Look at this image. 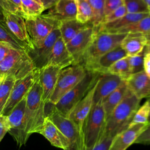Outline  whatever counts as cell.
<instances>
[{
  "mask_svg": "<svg viewBox=\"0 0 150 150\" xmlns=\"http://www.w3.org/2000/svg\"><path fill=\"white\" fill-rule=\"evenodd\" d=\"M127 13H150L144 0H124Z\"/></svg>",
  "mask_w": 150,
  "mask_h": 150,
  "instance_id": "d590c367",
  "label": "cell"
},
{
  "mask_svg": "<svg viewBox=\"0 0 150 150\" xmlns=\"http://www.w3.org/2000/svg\"><path fill=\"white\" fill-rule=\"evenodd\" d=\"M97 81L84 97L75 106L68 116V118L77 127L82 137L85 122L93 107V96L96 87Z\"/></svg>",
  "mask_w": 150,
  "mask_h": 150,
  "instance_id": "5bb4252c",
  "label": "cell"
},
{
  "mask_svg": "<svg viewBox=\"0 0 150 150\" xmlns=\"http://www.w3.org/2000/svg\"><path fill=\"white\" fill-rule=\"evenodd\" d=\"M53 8L54 9L49 13L59 21L76 18L77 11L76 0H57Z\"/></svg>",
  "mask_w": 150,
  "mask_h": 150,
  "instance_id": "484cf974",
  "label": "cell"
},
{
  "mask_svg": "<svg viewBox=\"0 0 150 150\" xmlns=\"http://www.w3.org/2000/svg\"><path fill=\"white\" fill-rule=\"evenodd\" d=\"M73 64V58L67 50L66 43L61 37L59 38L53 46L46 66H52L63 69Z\"/></svg>",
  "mask_w": 150,
  "mask_h": 150,
  "instance_id": "ffe728a7",
  "label": "cell"
},
{
  "mask_svg": "<svg viewBox=\"0 0 150 150\" xmlns=\"http://www.w3.org/2000/svg\"><path fill=\"white\" fill-rule=\"evenodd\" d=\"M0 20H4V16H3V13L2 11L0 10Z\"/></svg>",
  "mask_w": 150,
  "mask_h": 150,
  "instance_id": "681fc988",
  "label": "cell"
},
{
  "mask_svg": "<svg viewBox=\"0 0 150 150\" xmlns=\"http://www.w3.org/2000/svg\"><path fill=\"white\" fill-rule=\"evenodd\" d=\"M134 143L150 144V123L147 124L145 129L138 137Z\"/></svg>",
  "mask_w": 150,
  "mask_h": 150,
  "instance_id": "b9f144b4",
  "label": "cell"
},
{
  "mask_svg": "<svg viewBox=\"0 0 150 150\" xmlns=\"http://www.w3.org/2000/svg\"><path fill=\"white\" fill-rule=\"evenodd\" d=\"M26 97L6 116L9 126L8 132L15 140L19 148L25 145L28 140L25 120Z\"/></svg>",
  "mask_w": 150,
  "mask_h": 150,
  "instance_id": "30bf717a",
  "label": "cell"
},
{
  "mask_svg": "<svg viewBox=\"0 0 150 150\" xmlns=\"http://www.w3.org/2000/svg\"><path fill=\"white\" fill-rule=\"evenodd\" d=\"M0 10L23 17L21 0H0Z\"/></svg>",
  "mask_w": 150,
  "mask_h": 150,
  "instance_id": "8d00e7d4",
  "label": "cell"
},
{
  "mask_svg": "<svg viewBox=\"0 0 150 150\" xmlns=\"http://www.w3.org/2000/svg\"><path fill=\"white\" fill-rule=\"evenodd\" d=\"M3 77H2V76L1 75V74H0V81H1L2 80Z\"/></svg>",
  "mask_w": 150,
  "mask_h": 150,
  "instance_id": "816d5d0a",
  "label": "cell"
},
{
  "mask_svg": "<svg viewBox=\"0 0 150 150\" xmlns=\"http://www.w3.org/2000/svg\"><path fill=\"white\" fill-rule=\"evenodd\" d=\"M146 125L147 124H137L128 127L115 136L108 150H126L135 142Z\"/></svg>",
  "mask_w": 150,
  "mask_h": 150,
  "instance_id": "e0dca14e",
  "label": "cell"
},
{
  "mask_svg": "<svg viewBox=\"0 0 150 150\" xmlns=\"http://www.w3.org/2000/svg\"><path fill=\"white\" fill-rule=\"evenodd\" d=\"M115 137L103 136L91 150H108V148Z\"/></svg>",
  "mask_w": 150,
  "mask_h": 150,
  "instance_id": "60d3db41",
  "label": "cell"
},
{
  "mask_svg": "<svg viewBox=\"0 0 150 150\" xmlns=\"http://www.w3.org/2000/svg\"><path fill=\"white\" fill-rule=\"evenodd\" d=\"M146 53V50L145 47L139 54L133 56H127L131 74L144 71V58Z\"/></svg>",
  "mask_w": 150,
  "mask_h": 150,
  "instance_id": "74e56055",
  "label": "cell"
},
{
  "mask_svg": "<svg viewBox=\"0 0 150 150\" xmlns=\"http://www.w3.org/2000/svg\"><path fill=\"white\" fill-rule=\"evenodd\" d=\"M21 2L25 19L40 16L45 11L40 0H21Z\"/></svg>",
  "mask_w": 150,
  "mask_h": 150,
  "instance_id": "f546056e",
  "label": "cell"
},
{
  "mask_svg": "<svg viewBox=\"0 0 150 150\" xmlns=\"http://www.w3.org/2000/svg\"><path fill=\"white\" fill-rule=\"evenodd\" d=\"M2 12L4 21L9 29L18 39L23 42L28 46L29 49L31 46V44L24 18L6 11Z\"/></svg>",
  "mask_w": 150,
  "mask_h": 150,
  "instance_id": "d6986e66",
  "label": "cell"
},
{
  "mask_svg": "<svg viewBox=\"0 0 150 150\" xmlns=\"http://www.w3.org/2000/svg\"><path fill=\"white\" fill-rule=\"evenodd\" d=\"M0 41L9 43L15 49L25 51L28 49V46L11 32L4 20H0Z\"/></svg>",
  "mask_w": 150,
  "mask_h": 150,
  "instance_id": "f1b7e54d",
  "label": "cell"
},
{
  "mask_svg": "<svg viewBox=\"0 0 150 150\" xmlns=\"http://www.w3.org/2000/svg\"><path fill=\"white\" fill-rule=\"evenodd\" d=\"M127 56V53L120 45L99 57L86 69L94 73L104 74L117 61Z\"/></svg>",
  "mask_w": 150,
  "mask_h": 150,
  "instance_id": "ac0fdd59",
  "label": "cell"
},
{
  "mask_svg": "<svg viewBox=\"0 0 150 150\" xmlns=\"http://www.w3.org/2000/svg\"><path fill=\"white\" fill-rule=\"evenodd\" d=\"M46 117L57 127L69 142L67 150H83V137L76 125L68 118L59 112L53 107L46 114Z\"/></svg>",
  "mask_w": 150,
  "mask_h": 150,
  "instance_id": "9c48e42d",
  "label": "cell"
},
{
  "mask_svg": "<svg viewBox=\"0 0 150 150\" xmlns=\"http://www.w3.org/2000/svg\"><path fill=\"white\" fill-rule=\"evenodd\" d=\"M38 73L39 70H35L24 78L16 81L4 109L2 115L8 116L13 108L26 96L37 78Z\"/></svg>",
  "mask_w": 150,
  "mask_h": 150,
  "instance_id": "7c38bea8",
  "label": "cell"
},
{
  "mask_svg": "<svg viewBox=\"0 0 150 150\" xmlns=\"http://www.w3.org/2000/svg\"><path fill=\"white\" fill-rule=\"evenodd\" d=\"M147 37H148V42L145 46V49L146 50V53H150V34L147 35Z\"/></svg>",
  "mask_w": 150,
  "mask_h": 150,
  "instance_id": "7dc6e473",
  "label": "cell"
},
{
  "mask_svg": "<svg viewBox=\"0 0 150 150\" xmlns=\"http://www.w3.org/2000/svg\"><path fill=\"white\" fill-rule=\"evenodd\" d=\"M127 34L98 31L84 52L80 64L86 69L99 57L118 46Z\"/></svg>",
  "mask_w": 150,
  "mask_h": 150,
  "instance_id": "3957f363",
  "label": "cell"
},
{
  "mask_svg": "<svg viewBox=\"0 0 150 150\" xmlns=\"http://www.w3.org/2000/svg\"><path fill=\"white\" fill-rule=\"evenodd\" d=\"M140 101L141 100L128 88L123 100L106 119L101 137H115L128 128L135 112L139 107Z\"/></svg>",
  "mask_w": 150,
  "mask_h": 150,
  "instance_id": "6da1fadb",
  "label": "cell"
},
{
  "mask_svg": "<svg viewBox=\"0 0 150 150\" xmlns=\"http://www.w3.org/2000/svg\"><path fill=\"white\" fill-rule=\"evenodd\" d=\"M125 82L128 88L138 99L150 97V79L144 71L131 74Z\"/></svg>",
  "mask_w": 150,
  "mask_h": 150,
  "instance_id": "44dd1931",
  "label": "cell"
},
{
  "mask_svg": "<svg viewBox=\"0 0 150 150\" xmlns=\"http://www.w3.org/2000/svg\"><path fill=\"white\" fill-rule=\"evenodd\" d=\"M127 13V11L125 8V6L124 5V3L120 6L118 8H117L116 10L110 13L109 15L105 16L104 18V19L102 22V24H105L107 23H110L111 22H113L115 20H117L124 15H125Z\"/></svg>",
  "mask_w": 150,
  "mask_h": 150,
  "instance_id": "f35d334b",
  "label": "cell"
},
{
  "mask_svg": "<svg viewBox=\"0 0 150 150\" xmlns=\"http://www.w3.org/2000/svg\"><path fill=\"white\" fill-rule=\"evenodd\" d=\"M38 134L44 136L52 145L63 150H67L69 148L68 141L48 117H46Z\"/></svg>",
  "mask_w": 150,
  "mask_h": 150,
  "instance_id": "7402d4cb",
  "label": "cell"
},
{
  "mask_svg": "<svg viewBox=\"0 0 150 150\" xmlns=\"http://www.w3.org/2000/svg\"><path fill=\"white\" fill-rule=\"evenodd\" d=\"M107 32L118 34L143 33L148 35L150 34V15L128 26L117 30L108 31Z\"/></svg>",
  "mask_w": 150,
  "mask_h": 150,
  "instance_id": "83f0119b",
  "label": "cell"
},
{
  "mask_svg": "<svg viewBox=\"0 0 150 150\" xmlns=\"http://www.w3.org/2000/svg\"><path fill=\"white\" fill-rule=\"evenodd\" d=\"M90 25H91L90 23H81L76 18L66 19L60 21L58 29L60 31L62 39L66 44L77 35L78 33Z\"/></svg>",
  "mask_w": 150,
  "mask_h": 150,
  "instance_id": "cb8c5ba5",
  "label": "cell"
},
{
  "mask_svg": "<svg viewBox=\"0 0 150 150\" xmlns=\"http://www.w3.org/2000/svg\"><path fill=\"white\" fill-rule=\"evenodd\" d=\"M123 4L124 0H104V11L105 16L116 10Z\"/></svg>",
  "mask_w": 150,
  "mask_h": 150,
  "instance_id": "ab89813d",
  "label": "cell"
},
{
  "mask_svg": "<svg viewBox=\"0 0 150 150\" xmlns=\"http://www.w3.org/2000/svg\"><path fill=\"white\" fill-rule=\"evenodd\" d=\"M25 21L30 41V47L42 43L53 30L58 28L60 22L59 19L49 13L25 19Z\"/></svg>",
  "mask_w": 150,
  "mask_h": 150,
  "instance_id": "52a82bcc",
  "label": "cell"
},
{
  "mask_svg": "<svg viewBox=\"0 0 150 150\" xmlns=\"http://www.w3.org/2000/svg\"><path fill=\"white\" fill-rule=\"evenodd\" d=\"M61 37L58 28L53 30L40 45L29 48L27 53L33 62L35 69L40 70L48 63L53 46L57 40Z\"/></svg>",
  "mask_w": 150,
  "mask_h": 150,
  "instance_id": "8fae6325",
  "label": "cell"
},
{
  "mask_svg": "<svg viewBox=\"0 0 150 150\" xmlns=\"http://www.w3.org/2000/svg\"><path fill=\"white\" fill-rule=\"evenodd\" d=\"M105 124V117L102 103L93 105L84 126L83 150H91L100 141Z\"/></svg>",
  "mask_w": 150,
  "mask_h": 150,
  "instance_id": "8992f818",
  "label": "cell"
},
{
  "mask_svg": "<svg viewBox=\"0 0 150 150\" xmlns=\"http://www.w3.org/2000/svg\"><path fill=\"white\" fill-rule=\"evenodd\" d=\"M45 10L53 8L57 2V0H40Z\"/></svg>",
  "mask_w": 150,
  "mask_h": 150,
  "instance_id": "bcb514c9",
  "label": "cell"
},
{
  "mask_svg": "<svg viewBox=\"0 0 150 150\" xmlns=\"http://www.w3.org/2000/svg\"><path fill=\"white\" fill-rule=\"evenodd\" d=\"M150 116V105L148 100L135 112L128 127L137 124H148Z\"/></svg>",
  "mask_w": 150,
  "mask_h": 150,
  "instance_id": "e575fe53",
  "label": "cell"
},
{
  "mask_svg": "<svg viewBox=\"0 0 150 150\" xmlns=\"http://www.w3.org/2000/svg\"><path fill=\"white\" fill-rule=\"evenodd\" d=\"M149 15L150 13L135 14L127 13L125 15L117 20L110 23L101 25L98 27V30L102 32H108L121 29L132 23H135Z\"/></svg>",
  "mask_w": 150,
  "mask_h": 150,
  "instance_id": "4316f807",
  "label": "cell"
},
{
  "mask_svg": "<svg viewBox=\"0 0 150 150\" xmlns=\"http://www.w3.org/2000/svg\"><path fill=\"white\" fill-rule=\"evenodd\" d=\"M45 105L38 76L26 97L25 120L26 134L28 138L31 134L38 133L41 129L46 117Z\"/></svg>",
  "mask_w": 150,
  "mask_h": 150,
  "instance_id": "7a4b0ae2",
  "label": "cell"
},
{
  "mask_svg": "<svg viewBox=\"0 0 150 150\" xmlns=\"http://www.w3.org/2000/svg\"><path fill=\"white\" fill-rule=\"evenodd\" d=\"M61 70L57 67L47 66L39 70L38 78L42 90V98L45 104L50 101Z\"/></svg>",
  "mask_w": 150,
  "mask_h": 150,
  "instance_id": "2e32d148",
  "label": "cell"
},
{
  "mask_svg": "<svg viewBox=\"0 0 150 150\" xmlns=\"http://www.w3.org/2000/svg\"><path fill=\"white\" fill-rule=\"evenodd\" d=\"M9 126L6 116L0 115V142L5 134L8 132Z\"/></svg>",
  "mask_w": 150,
  "mask_h": 150,
  "instance_id": "7bdbcfd3",
  "label": "cell"
},
{
  "mask_svg": "<svg viewBox=\"0 0 150 150\" xmlns=\"http://www.w3.org/2000/svg\"><path fill=\"white\" fill-rule=\"evenodd\" d=\"M100 74L87 71L84 78L63 96L54 105H53V107L62 115L68 117L75 106L84 97L95 84Z\"/></svg>",
  "mask_w": 150,
  "mask_h": 150,
  "instance_id": "277c9868",
  "label": "cell"
},
{
  "mask_svg": "<svg viewBox=\"0 0 150 150\" xmlns=\"http://www.w3.org/2000/svg\"><path fill=\"white\" fill-rule=\"evenodd\" d=\"M90 5L93 16L90 23L94 28H98L102 23L104 15V0H87Z\"/></svg>",
  "mask_w": 150,
  "mask_h": 150,
  "instance_id": "1f68e13d",
  "label": "cell"
},
{
  "mask_svg": "<svg viewBox=\"0 0 150 150\" xmlns=\"http://www.w3.org/2000/svg\"><path fill=\"white\" fill-rule=\"evenodd\" d=\"M107 73L116 75L122 80L126 81L131 75L127 57H125L117 61L107 70Z\"/></svg>",
  "mask_w": 150,
  "mask_h": 150,
  "instance_id": "d6a6232c",
  "label": "cell"
},
{
  "mask_svg": "<svg viewBox=\"0 0 150 150\" xmlns=\"http://www.w3.org/2000/svg\"><path fill=\"white\" fill-rule=\"evenodd\" d=\"M122 81L123 80L116 75L109 73L101 74L97 81L93 105L103 103L106 97L114 91Z\"/></svg>",
  "mask_w": 150,
  "mask_h": 150,
  "instance_id": "9a60e30c",
  "label": "cell"
},
{
  "mask_svg": "<svg viewBox=\"0 0 150 150\" xmlns=\"http://www.w3.org/2000/svg\"><path fill=\"white\" fill-rule=\"evenodd\" d=\"M76 19L83 24L90 23L92 16V9L87 0H76Z\"/></svg>",
  "mask_w": 150,
  "mask_h": 150,
  "instance_id": "836d02e7",
  "label": "cell"
},
{
  "mask_svg": "<svg viewBox=\"0 0 150 150\" xmlns=\"http://www.w3.org/2000/svg\"><path fill=\"white\" fill-rule=\"evenodd\" d=\"M36 70L26 51L12 48L6 57L0 62V74L10 76L19 80Z\"/></svg>",
  "mask_w": 150,
  "mask_h": 150,
  "instance_id": "5b68a950",
  "label": "cell"
},
{
  "mask_svg": "<svg viewBox=\"0 0 150 150\" xmlns=\"http://www.w3.org/2000/svg\"><path fill=\"white\" fill-rule=\"evenodd\" d=\"M127 90L128 87L126 82L125 81H123L121 84L103 101L102 105L105 114V120L123 100Z\"/></svg>",
  "mask_w": 150,
  "mask_h": 150,
  "instance_id": "d4e9b609",
  "label": "cell"
},
{
  "mask_svg": "<svg viewBox=\"0 0 150 150\" xmlns=\"http://www.w3.org/2000/svg\"><path fill=\"white\" fill-rule=\"evenodd\" d=\"M144 71L150 79V53H146L144 58Z\"/></svg>",
  "mask_w": 150,
  "mask_h": 150,
  "instance_id": "f6af8a7d",
  "label": "cell"
},
{
  "mask_svg": "<svg viewBox=\"0 0 150 150\" xmlns=\"http://www.w3.org/2000/svg\"><path fill=\"white\" fill-rule=\"evenodd\" d=\"M147 35L143 33H129L121 42V46L127 56H133L141 53L146 45Z\"/></svg>",
  "mask_w": 150,
  "mask_h": 150,
  "instance_id": "603a6c76",
  "label": "cell"
},
{
  "mask_svg": "<svg viewBox=\"0 0 150 150\" xmlns=\"http://www.w3.org/2000/svg\"><path fill=\"white\" fill-rule=\"evenodd\" d=\"M144 2L146 4V6H147V8L150 12V0H144Z\"/></svg>",
  "mask_w": 150,
  "mask_h": 150,
  "instance_id": "c3c4849f",
  "label": "cell"
},
{
  "mask_svg": "<svg viewBox=\"0 0 150 150\" xmlns=\"http://www.w3.org/2000/svg\"><path fill=\"white\" fill-rule=\"evenodd\" d=\"M148 101H149V105H150V97H149V99L148 100ZM148 123H150V116H149V122Z\"/></svg>",
  "mask_w": 150,
  "mask_h": 150,
  "instance_id": "f907efd6",
  "label": "cell"
},
{
  "mask_svg": "<svg viewBox=\"0 0 150 150\" xmlns=\"http://www.w3.org/2000/svg\"><path fill=\"white\" fill-rule=\"evenodd\" d=\"M98 28L91 25L81 30L66 44L67 50L74 60L73 64H80L82 57L91 42Z\"/></svg>",
  "mask_w": 150,
  "mask_h": 150,
  "instance_id": "4fadbf2b",
  "label": "cell"
},
{
  "mask_svg": "<svg viewBox=\"0 0 150 150\" xmlns=\"http://www.w3.org/2000/svg\"><path fill=\"white\" fill-rule=\"evenodd\" d=\"M15 82V79L10 76H4L0 81V115H2L4 109Z\"/></svg>",
  "mask_w": 150,
  "mask_h": 150,
  "instance_id": "4dcf8cb0",
  "label": "cell"
},
{
  "mask_svg": "<svg viewBox=\"0 0 150 150\" xmlns=\"http://www.w3.org/2000/svg\"><path fill=\"white\" fill-rule=\"evenodd\" d=\"M12 48L9 43L0 41V62L6 57Z\"/></svg>",
  "mask_w": 150,
  "mask_h": 150,
  "instance_id": "ee69618b",
  "label": "cell"
},
{
  "mask_svg": "<svg viewBox=\"0 0 150 150\" xmlns=\"http://www.w3.org/2000/svg\"><path fill=\"white\" fill-rule=\"evenodd\" d=\"M87 71L81 64H73L62 69L49 103L54 105L86 76Z\"/></svg>",
  "mask_w": 150,
  "mask_h": 150,
  "instance_id": "ba28073f",
  "label": "cell"
}]
</instances>
